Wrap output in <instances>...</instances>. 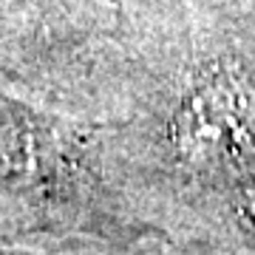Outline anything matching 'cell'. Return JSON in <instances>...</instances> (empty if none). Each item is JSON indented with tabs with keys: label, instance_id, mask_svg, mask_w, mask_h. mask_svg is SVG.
<instances>
[{
	"label": "cell",
	"instance_id": "1",
	"mask_svg": "<svg viewBox=\"0 0 255 255\" xmlns=\"http://www.w3.org/2000/svg\"><path fill=\"white\" fill-rule=\"evenodd\" d=\"M250 102L244 88L230 77H213L190 94L176 119V142L187 159L199 164L224 162L244 150Z\"/></svg>",
	"mask_w": 255,
	"mask_h": 255
},
{
	"label": "cell",
	"instance_id": "2",
	"mask_svg": "<svg viewBox=\"0 0 255 255\" xmlns=\"http://www.w3.org/2000/svg\"><path fill=\"white\" fill-rule=\"evenodd\" d=\"M253 210H255V201H253Z\"/></svg>",
	"mask_w": 255,
	"mask_h": 255
}]
</instances>
